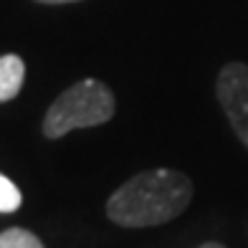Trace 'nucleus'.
<instances>
[{
    "instance_id": "1",
    "label": "nucleus",
    "mask_w": 248,
    "mask_h": 248,
    "mask_svg": "<svg viewBox=\"0 0 248 248\" xmlns=\"http://www.w3.org/2000/svg\"><path fill=\"white\" fill-rule=\"evenodd\" d=\"M190 200L193 183L187 175L170 167H155L127 180L107 200V216L124 228H150L183 216Z\"/></svg>"
},
{
    "instance_id": "2",
    "label": "nucleus",
    "mask_w": 248,
    "mask_h": 248,
    "mask_svg": "<svg viewBox=\"0 0 248 248\" xmlns=\"http://www.w3.org/2000/svg\"><path fill=\"white\" fill-rule=\"evenodd\" d=\"M114 117V94L96 78H84L69 86L53 101L43 119V134L59 140L71 129H86L107 124Z\"/></svg>"
},
{
    "instance_id": "3",
    "label": "nucleus",
    "mask_w": 248,
    "mask_h": 248,
    "mask_svg": "<svg viewBox=\"0 0 248 248\" xmlns=\"http://www.w3.org/2000/svg\"><path fill=\"white\" fill-rule=\"evenodd\" d=\"M216 96L233 132L248 150V63L231 61L223 66L216 81Z\"/></svg>"
},
{
    "instance_id": "4",
    "label": "nucleus",
    "mask_w": 248,
    "mask_h": 248,
    "mask_svg": "<svg viewBox=\"0 0 248 248\" xmlns=\"http://www.w3.org/2000/svg\"><path fill=\"white\" fill-rule=\"evenodd\" d=\"M26 81V63L16 53L0 56V104L10 101L20 94V86Z\"/></svg>"
},
{
    "instance_id": "5",
    "label": "nucleus",
    "mask_w": 248,
    "mask_h": 248,
    "mask_svg": "<svg viewBox=\"0 0 248 248\" xmlns=\"http://www.w3.org/2000/svg\"><path fill=\"white\" fill-rule=\"evenodd\" d=\"M0 248H46L38 235L26 228H8L0 233Z\"/></svg>"
},
{
    "instance_id": "6",
    "label": "nucleus",
    "mask_w": 248,
    "mask_h": 248,
    "mask_svg": "<svg viewBox=\"0 0 248 248\" xmlns=\"http://www.w3.org/2000/svg\"><path fill=\"white\" fill-rule=\"evenodd\" d=\"M20 190L16 187L13 180H8L5 175H0V213H13L20 208Z\"/></svg>"
},
{
    "instance_id": "7",
    "label": "nucleus",
    "mask_w": 248,
    "mask_h": 248,
    "mask_svg": "<svg viewBox=\"0 0 248 248\" xmlns=\"http://www.w3.org/2000/svg\"><path fill=\"white\" fill-rule=\"evenodd\" d=\"M36 3H46V5H66V3H78V0H36Z\"/></svg>"
},
{
    "instance_id": "8",
    "label": "nucleus",
    "mask_w": 248,
    "mask_h": 248,
    "mask_svg": "<svg viewBox=\"0 0 248 248\" xmlns=\"http://www.w3.org/2000/svg\"><path fill=\"white\" fill-rule=\"evenodd\" d=\"M200 248H225L223 243H202Z\"/></svg>"
}]
</instances>
